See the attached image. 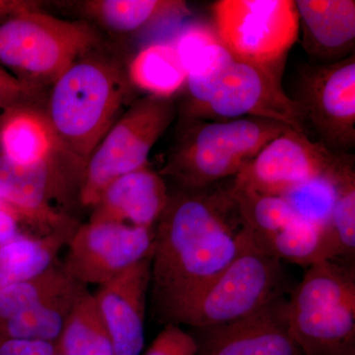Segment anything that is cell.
I'll list each match as a JSON object with an SVG mask.
<instances>
[{
    "mask_svg": "<svg viewBox=\"0 0 355 355\" xmlns=\"http://www.w3.org/2000/svg\"><path fill=\"white\" fill-rule=\"evenodd\" d=\"M257 245L282 261L299 266H311L338 259V245L331 228L299 218Z\"/></svg>",
    "mask_w": 355,
    "mask_h": 355,
    "instance_id": "obj_22",
    "label": "cell"
},
{
    "mask_svg": "<svg viewBox=\"0 0 355 355\" xmlns=\"http://www.w3.org/2000/svg\"><path fill=\"white\" fill-rule=\"evenodd\" d=\"M212 17L219 41L235 60L279 73L300 29L293 0H220Z\"/></svg>",
    "mask_w": 355,
    "mask_h": 355,
    "instance_id": "obj_8",
    "label": "cell"
},
{
    "mask_svg": "<svg viewBox=\"0 0 355 355\" xmlns=\"http://www.w3.org/2000/svg\"><path fill=\"white\" fill-rule=\"evenodd\" d=\"M55 146L50 125L38 110H18L0 123V155L14 163L34 164L48 157Z\"/></svg>",
    "mask_w": 355,
    "mask_h": 355,
    "instance_id": "obj_23",
    "label": "cell"
},
{
    "mask_svg": "<svg viewBox=\"0 0 355 355\" xmlns=\"http://www.w3.org/2000/svg\"><path fill=\"white\" fill-rule=\"evenodd\" d=\"M87 286L74 282L41 304L0 321V340H39L57 343L65 321Z\"/></svg>",
    "mask_w": 355,
    "mask_h": 355,
    "instance_id": "obj_20",
    "label": "cell"
},
{
    "mask_svg": "<svg viewBox=\"0 0 355 355\" xmlns=\"http://www.w3.org/2000/svg\"><path fill=\"white\" fill-rule=\"evenodd\" d=\"M233 62L234 58L219 41L191 62L187 70L184 88L189 99L184 107V120L193 119L209 101Z\"/></svg>",
    "mask_w": 355,
    "mask_h": 355,
    "instance_id": "obj_26",
    "label": "cell"
},
{
    "mask_svg": "<svg viewBox=\"0 0 355 355\" xmlns=\"http://www.w3.org/2000/svg\"><path fill=\"white\" fill-rule=\"evenodd\" d=\"M79 6L87 20L118 38L177 24L191 15L188 4L181 0H86Z\"/></svg>",
    "mask_w": 355,
    "mask_h": 355,
    "instance_id": "obj_18",
    "label": "cell"
},
{
    "mask_svg": "<svg viewBox=\"0 0 355 355\" xmlns=\"http://www.w3.org/2000/svg\"><path fill=\"white\" fill-rule=\"evenodd\" d=\"M197 343L191 333L178 324H166L146 355H196Z\"/></svg>",
    "mask_w": 355,
    "mask_h": 355,
    "instance_id": "obj_32",
    "label": "cell"
},
{
    "mask_svg": "<svg viewBox=\"0 0 355 355\" xmlns=\"http://www.w3.org/2000/svg\"><path fill=\"white\" fill-rule=\"evenodd\" d=\"M84 168L58 144L48 157L34 164H17L0 155V200L23 223L48 234L72 220L53 202L67 207L71 198L79 202Z\"/></svg>",
    "mask_w": 355,
    "mask_h": 355,
    "instance_id": "obj_9",
    "label": "cell"
},
{
    "mask_svg": "<svg viewBox=\"0 0 355 355\" xmlns=\"http://www.w3.org/2000/svg\"><path fill=\"white\" fill-rule=\"evenodd\" d=\"M154 237V228L88 222L78 226L69 240L62 268L84 286H101L153 256Z\"/></svg>",
    "mask_w": 355,
    "mask_h": 355,
    "instance_id": "obj_11",
    "label": "cell"
},
{
    "mask_svg": "<svg viewBox=\"0 0 355 355\" xmlns=\"http://www.w3.org/2000/svg\"><path fill=\"white\" fill-rule=\"evenodd\" d=\"M132 89L127 65L105 42L77 58L51 86L44 110L58 146L85 167L132 102Z\"/></svg>",
    "mask_w": 355,
    "mask_h": 355,
    "instance_id": "obj_2",
    "label": "cell"
},
{
    "mask_svg": "<svg viewBox=\"0 0 355 355\" xmlns=\"http://www.w3.org/2000/svg\"><path fill=\"white\" fill-rule=\"evenodd\" d=\"M76 280L55 261L36 277L18 282L0 292V321L41 304L72 286Z\"/></svg>",
    "mask_w": 355,
    "mask_h": 355,
    "instance_id": "obj_28",
    "label": "cell"
},
{
    "mask_svg": "<svg viewBox=\"0 0 355 355\" xmlns=\"http://www.w3.org/2000/svg\"><path fill=\"white\" fill-rule=\"evenodd\" d=\"M231 180L170 196L154 229L151 315L158 323L178 319L244 251L254 236L243 220Z\"/></svg>",
    "mask_w": 355,
    "mask_h": 355,
    "instance_id": "obj_1",
    "label": "cell"
},
{
    "mask_svg": "<svg viewBox=\"0 0 355 355\" xmlns=\"http://www.w3.org/2000/svg\"><path fill=\"white\" fill-rule=\"evenodd\" d=\"M127 72L132 87L162 98L183 90L188 76L171 41L144 46L127 64Z\"/></svg>",
    "mask_w": 355,
    "mask_h": 355,
    "instance_id": "obj_21",
    "label": "cell"
},
{
    "mask_svg": "<svg viewBox=\"0 0 355 355\" xmlns=\"http://www.w3.org/2000/svg\"><path fill=\"white\" fill-rule=\"evenodd\" d=\"M297 102L306 123L319 135V144L343 154L355 144V60L347 58L313 67L303 73Z\"/></svg>",
    "mask_w": 355,
    "mask_h": 355,
    "instance_id": "obj_10",
    "label": "cell"
},
{
    "mask_svg": "<svg viewBox=\"0 0 355 355\" xmlns=\"http://www.w3.org/2000/svg\"><path fill=\"white\" fill-rule=\"evenodd\" d=\"M153 256L100 286L95 299L108 328L114 355H139L144 345V316Z\"/></svg>",
    "mask_w": 355,
    "mask_h": 355,
    "instance_id": "obj_15",
    "label": "cell"
},
{
    "mask_svg": "<svg viewBox=\"0 0 355 355\" xmlns=\"http://www.w3.org/2000/svg\"><path fill=\"white\" fill-rule=\"evenodd\" d=\"M306 50L324 64L347 58L355 41L354 0H297Z\"/></svg>",
    "mask_w": 355,
    "mask_h": 355,
    "instance_id": "obj_17",
    "label": "cell"
},
{
    "mask_svg": "<svg viewBox=\"0 0 355 355\" xmlns=\"http://www.w3.org/2000/svg\"><path fill=\"white\" fill-rule=\"evenodd\" d=\"M284 296L230 323L193 328L196 355H305L294 340Z\"/></svg>",
    "mask_w": 355,
    "mask_h": 355,
    "instance_id": "obj_14",
    "label": "cell"
},
{
    "mask_svg": "<svg viewBox=\"0 0 355 355\" xmlns=\"http://www.w3.org/2000/svg\"><path fill=\"white\" fill-rule=\"evenodd\" d=\"M77 227L72 219L48 234L21 233L0 247V292L48 270L55 263L60 250L67 246Z\"/></svg>",
    "mask_w": 355,
    "mask_h": 355,
    "instance_id": "obj_19",
    "label": "cell"
},
{
    "mask_svg": "<svg viewBox=\"0 0 355 355\" xmlns=\"http://www.w3.org/2000/svg\"><path fill=\"white\" fill-rule=\"evenodd\" d=\"M169 197L163 177L144 166L118 178L105 189L93 207L89 222L153 228Z\"/></svg>",
    "mask_w": 355,
    "mask_h": 355,
    "instance_id": "obj_16",
    "label": "cell"
},
{
    "mask_svg": "<svg viewBox=\"0 0 355 355\" xmlns=\"http://www.w3.org/2000/svg\"><path fill=\"white\" fill-rule=\"evenodd\" d=\"M340 154L288 128L270 140L233 178L237 187L270 196H284L306 181L330 171Z\"/></svg>",
    "mask_w": 355,
    "mask_h": 355,
    "instance_id": "obj_13",
    "label": "cell"
},
{
    "mask_svg": "<svg viewBox=\"0 0 355 355\" xmlns=\"http://www.w3.org/2000/svg\"><path fill=\"white\" fill-rule=\"evenodd\" d=\"M336 202L330 228L340 257H354L355 252V172L354 157L340 154L333 167Z\"/></svg>",
    "mask_w": 355,
    "mask_h": 355,
    "instance_id": "obj_27",
    "label": "cell"
},
{
    "mask_svg": "<svg viewBox=\"0 0 355 355\" xmlns=\"http://www.w3.org/2000/svg\"><path fill=\"white\" fill-rule=\"evenodd\" d=\"M42 89L28 85L0 65V123L8 114L22 109H36Z\"/></svg>",
    "mask_w": 355,
    "mask_h": 355,
    "instance_id": "obj_31",
    "label": "cell"
},
{
    "mask_svg": "<svg viewBox=\"0 0 355 355\" xmlns=\"http://www.w3.org/2000/svg\"><path fill=\"white\" fill-rule=\"evenodd\" d=\"M103 42L87 20L60 19L31 9L0 22V65L22 83L43 89Z\"/></svg>",
    "mask_w": 355,
    "mask_h": 355,
    "instance_id": "obj_5",
    "label": "cell"
},
{
    "mask_svg": "<svg viewBox=\"0 0 355 355\" xmlns=\"http://www.w3.org/2000/svg\"><path fill=\"white\" fill-rule=\"evenodd\" d=\"M282 261L251 243L178 319L193 328L237 321L291 291Z\"/></svg>",
    "mask_w": 355,
    "mask_h": 355,
    "instance_id": "obj_6",
    "label": "cell"
},
{
    "mask_svg": "<svg viewBox=\"0 0 355 355\" xmlns=\"http://www.w3.org/2000/svg\"><path fill=\"white\" fill-rule=\"evenodd\" d=\"M184 123L176 146L159 173L184 190H198L232 179L270 140L291 128L261 118Z\"/></svg>",
    "mask_w": 355,
    "mask_h": 355,
    "instance_id": "obj_3",
    "label": "cell"
},
{
    "mask_svg": "<svg viewBox=\"0 0 355 355\" xmlns=\"http://www.w3.org/2000/svg\"><path fill=\"white\" fill-rule=\"evenodd\" d=\"M333 167L330 171L298 184L282 196L297 218L330 227L336 193Z\"/></svg>",
    "mask_w": 355,
    "mask_h": 355,
    "instance_id": "obj_29",
    "label": "cell"
},
{
    "mask_svg": "<svg viewBox=\"0 0 355 355\" xmlns=\"http://www.w3.org/2000/svg\"><path fill=\"white\" fill-rule=\"evenodd\" d=\"M279 76L234 60L209 101L189 120L230 121L250 116L305 132L299 105L282 90Z\"/></svg>",
    "mask_w": 355,
    "mask_h": 355,
    "instance_id": "obj_12",
    "label": "cell"
},
{
    "mask_svg": "<svg viewBox=\"0 0 355 355\" xmlns=\"http://www.w3.org/2000/svg\"><path fill=\"white\" fill-rule=\"evenodd\" d=\"M217 42L219 39L214 28L200 21L187 23L171 40L186 71L203 51Z\"/></svg>",
    "mask_w": 355,
    "mask_h": 355,
    "instance_id": "obj_30",
    "label": "cell"
},
{
    "mask_svg": "<svg viewBox=\"0 0 355 355\" xmlns=\"http://www.w3.org/2000/svg\"><path fill=\"white\" fill-rule=\"evenodd\" d=\"M231 191L257 244H261L297 219L286 200L279 196L263 195L237 187L233 183V178Z\"/></svg>",
    "mask_w": 355,
    "mask_h": 355,
    "instance_id": "obj_25",
    "label": "cell"
},
{
    "mask_svg": "<svg viewBox=\"0 0 355 355\" xmlns=\"http://www.w3.org/2000/svg\"><path fill=\"white\" fill-rule=\"evenodd\" d=\"M57 347L62 355H114L95 296L85 289L67 317Z\"/></svg>",
    "mask_w": 355,
    "mask_h": 355,
    "instance_id": "obj_24",
    "label": "cell"
},
{
    "mask_svg": "<svg viewBox=\"0 0 355 355\" xmlns=\"http://www.w3.org/2000/svg\"><path fill=\"white\" fill-rule=\"evenodd\" d=\"M20 223L22 221L15 210L0 200V247L21 234Z\"/></svg>",
    "mask_w": 355,
    "mask_h": 355,
    "instance_id": "obj_33",
    "label": "cell"
},
{
    "mask_svg": "<svg viewBox=\"0 0 355 355\" xmlns=\"http://www.w3.org/2000/svg\"><path fill=\"white\" fill-rule=\"evenodd\" d=\"M177 114L173 98L133 100L91 154L84 168L79 202L93 207L112 182L147 166L156 142Z\"/></svg>",
    "mask_w": 355,
    "mask_h": 355,
    "instance_id": "obj_7",
    "label": "cell"
},
{
    "mask_svg": "<svg viewBox=\"0 0 355 355\" xmlns=\"http://www.w3.org/2000/svg\"><path fill=\"white\" fill-rule=\"evenodd\" d=\"M287 316L305 355H355L354 265L323 261L309 266L291 292Z\"/></svg>",
    "mask_w": 355,
    "mask_h": 355,
    "instance_id": "obj_4",
    "label": "cell"
},
{
    "mask_svg": "<svg viewBox=\"0 0 355 355\" xmlns=\"http://www.w3.org/2000/svg\"><path fill=\"white\" fill-rule=\"evenodd\" d=\"M37 1L25 0H0V22L23 11L39 8Z\"/></svg>",
    "mask_w": 355,
    "mask_h": 355,
    "instance_id": "obj_34",
    "label": "cell"
}]
</instances>
